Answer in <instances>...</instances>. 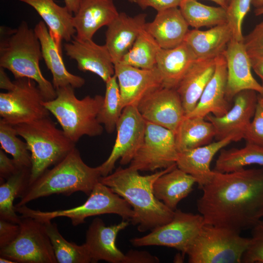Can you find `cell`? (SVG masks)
<instances>
[{
	"instance_id": "18",
	"label": "cell",
	"mask_w": 263,
	"mask_h": 263,
	"mask_svg": "<svg viewBox=\"0 0 263 263\" xmlns=\"http://www.w3.org/2000/svg\"><path fill=\"white\" fill-rule=\"evenodd\" d=\"M66 54L75 60L78 69L97 75L105 82L114 75V64L106 45L95 43L92 39L82 40L74 36L64 45Z\"/></svg>"
},
{
	"instance_id": "8",
	"label": "cell",
	"mask_w": 263,
	"mask_h": 263,
	"mask_svg": "<svg viewBox=\"0 0 263 263\" xmlns=\"http://www.w3.org/2000/svg\"><path fill=\"white\" fill-rule=\"evenodd\" d=\"M249 242L239 232L205 224L186 254L190 263H241Z\"/></svg>"
},
{
	"instance_id": "16",
	"label": "cell",
	"mask_w": 263,
	"mask_h": 263,
	"mask_svg": "<svg viewBox=\"0 0 263 263\" xmlns=\"http://www.w3.org/2000/svg\"><path fill=\"white\" fill-rule=\"evenodd\" d=\"M123 108L137 107L149 94L164 87L161 75L155 66L144 69L118 63L114 64Z\"/></svg>"
},
{
	"instance_id": "2",
	"label": "cell",
	"mask_w": 263,
	"mask_h": 263,
	"mask_svg": "<svg viewBox=\"0 0 263 263\" xmlns=\"http://www.w3.org/2000/svg\"><path fill=\"white\" fill-rule=\"evenodd\" d=\"M176 164L147 175L130 167L117 168L114 172L101 176L99 182L124 198L132 207L134 215L131 220L140 232L152 230L169 222L174 210L169 208L154 195L153 184L161 175L172 170Z\"/></svg>"
},
{
	"instance_id": "41",
	"label": "cell",
	"mask_w": 263,
	"mask_h": 263,
	"mask_svg": "<svg viewBox=\"0 0 263 263\" xmlns=\"http://www.w3.org/2000/svg\"><path fill=\"white\" fill-rule=\"evenodd\" d=\"M244 43L251 58H263V20L244 37Z\"/></svg>"
},
{
	"instance_id": "44",
	"label": "cell",
	"mask_w": 263,
	"mask_h": 263,
	"mask_svg": "<svg viewBox=\"0 0 263 263\" xmlns=\"http://www.w3.org/2000/svg\"><path fill=\"white\" fill-rule=\"evenodd\" d=\"M185 0H136V2L142 9L150 7L157 12L168 9L179 7Z\"/></svg>"
},
{
	"instance_id": "53",
	"label": "cell",
	"mask_w": 263,
	"mask_h": 263,
	"mask_svg": "<svg viewBox=\"0 0 263 263\" xmlns=\"http://www.w3.org/2000/svg\"><path fill=\"white\" fill-rule=\"evenodd\" d=\"M255 14L256 16H260L263 15V7L256 8L255 10Z\"/></svg>"
},
{
	"instance_id": "20",
	"label": "cell",
	"mask_w": 263,
	"mask_h": 263,
	"mask_svg": "<svg viewBox=\"0 0 263 263\" xmlns=\"http://www.w3.org/2000/svg\"><path fill=\"white\" fill-rule=\"evenodd\" d=\"M147 16L141 13L130 17L121 12L107 26L105 45L114 64L119 63L132 48L144 28Z\"/></svg>"
},
{
	"instance_id": "33",
	"label": "cell",
	"mask_w": 263,
	"mask_h": 263,
	"mask_svg": "<svg viewBox=\"0 0 263 263\" xmlns=\"http://www.w3.org/2000/svg\"><path fill=\"white\" fill-rule=\"evenodd\" d=\"M254 164L263 166V146L247 143L240 149L221 150L214 170L229 172Z\"/></svg>"
},
{
	"instance_id": "51",
	"label": "cell",
	"mask_w": 263,
	"mask_h": 263,
	"mask_svg": "<svg viewBox=\"0 0 263 263\" xmlns=\"http://www.w3.org/2000/svg\"><path fill=\"white\" fill-rule=\"evenodd\" d=\"M216 3L220 6L226 8L227 4L225 0H209Z\"/></svg>"
},
{
	"instance_id": "55",
	"label": "cell",
	"mask_w": 263,
	"mask_h": 263,
	"mask_svg": "<svg viewBox=\"0 0 263 263\" xmlns=\"http://www.w3.org/2000/svg\"><path fill=\"white\" fill-rule=\"evenodd\" d=\"M129 2L131 3L136 2V0H128Z\"/></svg>"
},
{
	"instance_id": "7",
	"label": "cell",
	"mask_w": 263,
	"mask_h": 263,
	"mask_svg": "<svg viewBox=\"0 0 263 263\" xmlns=\"http://www.w3.org/2000/svg\"><path fill=\"white\" fill-rule=\"evenodd\" d=\"M16 212L21 217H31L41 222L58 217L70 218L74 226L85 222L87 217L106 214L120 216L123 220L131 221L134 213L130 205L108 187L99 182L94 187L86 201L82 205L70 209L52 211H42L23 205L15 207Z\"/></svg>"
},
{
	"instance_id": "54",
	"label": "cell",
	"mask_w": 263,
	"mask_h": 263,
	"mask_svg": "<svg viewBox=\"0 0 263 263\" xmlns=\"http://www.w3.org/2000/svg\"><path fill=\"white\" fill-rule=\"evenodd\" d=\"M258 102L263 107V93L258 94Z\"/></svg>"
},
{
	"instance_id": "17",
	"label": "cell",
	"mask_w": 263,
	"mask_h": 263,
	"mask_svg": "<svg viewBox=\"0 0 263 263\" xmlns=\"http://www.w3.org/2000/svg\"><path fill=\"white\" fill-rule=\"evenodd\" d=\"M223 55L227 68L226 97L229 102L244 90L263 93V86L252 74L250 58L243 41L231 38Z\"/></svg>"
},
{
	"instance_id": "11",
	"label": "cell",
	"mask_w": 263,
	"mask_h": 263,
	"mask_svg": "<svg viewBox=\"0 0 263 263\" xmlns=\"http://www.w3.org/2000/svg\"><path fill=\"white\" fill-rule=\"evenodd\" d=\"M205 224L202 215L175 209L172 219L148 234L130 240L135 246H165L182 252L184 257Z\"/></svg>"
},
{
	"instance_id": "32",
	"label": "cell",
	"mask_w": 263,
	"mask_h": 263,
	"mask_svg": "<svg viewBox=\"0 0 263 263\" xmlns=\"http://www.w3.org/2000/svg\"><path fill=\"white\" fill-rule=\"evenodd\" d=\"M31 169L22 168L0 186V219L19 224L21 217L15 210V199L21 197L29 185Z\"/></svg>"
},
{
	"instance_id": "26",
	"label": "cell",
	"mask_w": 263,
	"mask_h": 263,
	"mask_svg": "<svg viewBox=\"0 0 263 263\" xmlns=\"http://www.w3.org/2000/svg\"><path fill=\"white\" fill-rule=\"evenodd\" d=\"M188 26L180 9L174 7L157 12L154 19L146 23L144 28L161 48L171 49L184 42Z\"/></svg>"
},
{
	"instance_id": "10",
	"label": "cell",
	"mask_w": 263,
	"mask_h": 263,
	"mask_svg": "<svg viewBox=\"0 0 263 263\" xmlns=\"http://www.w3.org/2000/svg\"><path fill=\"white\" fill-rule=\"evenodd\" d=\"M13 90L0 94V115L13 126L49 116L45 99L36 82L28 78L16 79Z\"/></svg>"
},
{
	"instance_id": "36",
	"label": "cell",
	"mask_w": 263,
	"mask_h": 263,
	"mask_svg": "<svg viewBox=\"0 0 263 263\" xmlns=\"http://www.w3.org/2000/svg\"><path fill=\"white\" fill-rule=\"evenodd\" d=\"M161 49L144 28L119 63L141 69H152L156 66L157 56Z\"/></svg>"
},
{
	"instance_id": "46",
	"label": "cell",
	"mask_w": 263,
	"mask_h": 263,
	"mask_svg": "<svg viewBox=\"0 0 263 263\" xmlns=\"http://www.w3.org/2000/svg\"><path fill=\"white\" fill-rule=\"evenodd\" d=\"M19 169L14 160L7 157L3 150H0V177L2 183L4 179H8L16 173Z\"/></svg>"
},
{
	"instance_id": "19",
	"label": "cell",
	"mask_w": 263,
	"mask_h": 263,
	"mask_svg": "<svg viewBox=\"0 0 263 263\" xmlns=\"http://www.w3.org/2000/svg\"><path fill=\"white\" fill-rule=\"evenodd\" d=\"M129 225L127 220L110 226H106L100 218L93 220L87 231L85 243L92 263L103 260L111 263H123L125 254L117 248L116 239L118 233Z\"/></svg>"
},
{
	"instance_id": "13",
	"label": "cell",
	"mask_w": 263,
	"mask_h": 263,
	"mask_svg": "<svg viewBox=\"0 0 263 263\" xmlns=\"http://www.w3.org/2000/svg\"><path fill=\"white\" fill-rule=\"evenodd\" d=\"M146 128V121L137 107L128 106L123 109L113 149L107 160L99 166L102 176L112 173L118 159L121 165L130 163L143 142Z\"/></svg>"
},
{
	"instance_id": "47",
	"label": "cell",
	"mask_w": 263,
	"mask_h": 263,
	"mask_svg": "<svg viewBox=\"0 0 263 263\" xmlns=\"http://www.w3.org/2000/svg\"><path fill=\"white\" fill-rule=\"evenodd\" d=\"M15 85V82L11 81L4 69L0 67V88L9 91L13 89Z\"/></svg>"
},
{
	"instance_id": "21",
	"label": "cell",
	"mask_w": 263,
	"mask_h": 263,
	"mask_svg": "<svg viewBox=\"0 0 263 263\" xmlns=\"http://www.w3.org/2000/svg\"><path fill=\"white\" fill-rule=\"evenodd\" d=\"M34 29L40 42L42 58L52 75L55 89L67 86L74 89L82 87L85 79L67 70L62 59L61 46L56 43L45 22L39 21Z\"/></svg>"
},
{
	"instance_id": "38",
	"label": "cell",
	"mask_w": 263,
	"mask_h": 263,
	"mask_svg": "<svg viewBox=\"0 0 263 263\" xmlns=\"http://www.w3.org/2000/svg\"><path fill=\"white\" fill-rule=\"evenodd\" d=\"M14 126L2 119L0 120V143L1 149L10 154L19 169L31 168V154L26 142L17 137Z\"/></svg>"
},
{
	"instance_id": "28",
	"label": "cell",
	"mask_w": 263,
	"mask_h": 263,
	"mask_svg": "<svg viewBox=\"0 0 263 263\" xmlns=\"http://www.w3.org/2000/svg\"><path fill=\"white\" fill-rule=\"evenodd\" d=\"M32 7L42 19L56 43L61 46L62 40L70 41L75 34L73 16L65 6L54 0H19Z\"/></svg>"
},
{
	"instance_id": "1",
	"label": "cell",
	"mask_w": 263,
	"mask_h": 263,
	"mask_svg": "<svg viewBox=\"0 0 263 263\" xmlns=\"http://www.w3.org/2000/svg\"><path fill=\"white\" fill-rule=\"evenodd\" d=\"M201 189L197 207L205 224L241 232L263 218V168L214 170L212 179Z\"/></svg>"
},
{
	"instance_id": "30",
	"label": "cell",
	"mask_w": 263,
	"mask_h": 263,
	"mask_svg": "<svg viewBox=\"0 0 263 263\" xmlns=\"http://www.w3.org/2000/svg\"><path fill=\"white\" fill-rule=\"evenodd\" d=\"M195 179L177 166L160 176L153 186L155 197L175 210L178 203L193 190Z\"/></svg>"
},
{
	"instance_id": "52",
	"label": "cell",
	"mask_w": 263,
	"mask_h": 263,
	"mask_svg": "<svg viewBox=\"0 0 263 263\" xmlns=\"http://www.w3.org/2000/svg\"><path fill=\"white\" fill-rule=\"evenodd\" d=\"M0 263H15V262L6 258L5 257H0Z\"/></svg>"
},
{
	"instance_id": "34",
	"label": "cell",
	"mask_w": 263,
	"mask_h": 263,
	"mask_svg": "<svg viewBox=\"0 0 263 263\" xmlns=\"http://www.w3.org/2000/svg\"><path fill=\"white\" fill-rule=\"evenodd\" d=\"M189 26L194 29L227 23L226 8L204 4L198 0H185L179 6Z\"/></svg>"
},
{
	"instance_id": "14",
	"label": "cell",
	"mask_w": 263,
	"mask_h": 263,
	"mask_svg": "<svg viewBox=\"0 0 263 263\" xmlns=\"http://www.w3.org/2000/svg\"><path fill=\"white\" fill-rule=\"evenodd\" d=\"M137 108L146 121L167 128L174 133L185 116L176 90L164 87L146 96Z\"/></svg>"
},
{
	"instance_id": "37",
	"label": "cell",
	"mask_w": 263,
	"mask_h": 263,
	"mask_svg": "<svg viewBox=\"0 0 263 263\" xmlns=\"http://www.w3.org/2000/svg\"><path fill=\"white\" fill-rule=\"evenodd\" d=\"M105 83V94L97 119L104 125L106 132L112 133L116 130L124 108L116 76L114 75Z\"/></svg>"
},
{
	"instance_id": "23",
	"label": "cell",
	"mask_w": 263,
	"mask_h": 263,
	"mask_svg": "<svg viewBox=\"0 0 263 263\" xmlns=\"http://www.w3.org/2000/svg\"><path fill=\"white\" fill-rule=\"evenodd\" d=\"M227 68L223 55L217 57L214 74L204 90L194 109L187 117H205L208 114L215 116L225 115L231 108L226 97Z\"/></svg>"
},
{
	"instance_id": "15",
	"label": "cell",
	"mask_w": 263,
	"mask_h": 263,
	"mask_svg": "<svg viewBox=\"0 0 263 263\" xmlns=\"http://www.w3.org/2000/svg\"><path fill=\"white\" fill-rule=\"evenodd\" d=\"M257 93L250 90L242 91L235 96L233 106L225 115L218 117L210 113L205 117L213 125L217 140L230 136L235 141L244 138L258 103Z\"/></svg>"
},
{
	"instance_id": "45",
	"label": "cell",
	"mask_w": 263,
	"mask_h": 263,
	"mask_svg": "<svg viewBox=\"0 0 263 263\" xmlns=\"http://www.w3.org/2000/svg\"><path fill=\"white\" fill-rule=\"evenodd\" d=\"M159 262L158 258L148 252L131 249L125 254L123 263H157Z\"/></svg>"
},
{
	"instance_id": "5",
	"label": "cell",
	"mask_w": 263,
	"mask_h": 263,
	"mask_svg": "<svg viewBox=\"0 0 263 263\" xmlns=\"http://www.w3.org/2000/svg\"><path fill=\"white\" fill-rule=\"evenodd\" d=\"M56 94L55 98L45 100L43 104L71 141L75 143L84 135L94 137L102 133L104 128L97 115L104 96L87 95L79 99L71 86L56 89Z\"/></svg>"
},
{
	"instance_id": "48",
	"label": "cell",
	"mask_w": 263,
	"mask_h": 263,
	"mask_svg": "<svg viewBox=\"0 0 263 263\" xmlns=\"http://www.w3.org/2000/svg\"><path fill=\"white\" fill-rule=\"evenodd\" d=\"M250 58L251 67L263 82V58Z\"/></svg>"
},
{
	"instance_id": "24",
	"label": "cell",
	"mask_w": 263,
	"mask_h": 263,
	"mask_svg": "<svg viewBox=\"0 0 263 263\" xmlns=\"http://www.w3.org/2000/svg\"><path fill=\"white\" fill-rule=\"evenodd\" d=\"M235 141L230 136L195 149L179 152L177 167L192 176L200 188L212 178L214 170L210 164L215 154L231 142Z\"/></svg>"
},
{
	"instance_id": "49",
	"label": "cell",
	"mask_w": 263,
	"mask_h": 263,
	"mask_svg": "<svg viewBox=\"0 0 263 263\" xmlns=\"http://www.w3.org/2000/svg\"><path fill=\"white\" fill-rule=\"evenodd\" d=\"M65 6L69 11L75 14L77 11L81 0H63Z\"/></svg>"
},
{
	"instance_id": "39",
	"label": "cell",
	"mask_w": 263,
	"mask_h": 263,
	"mask_svg": "<svg viewBox=\"0 0 263 263\" xmlns=\"http://www.w3.org/2000/svg\"><path fill=\"white\" fill-rule=\"evenodd\" d=\"M252 0H230L226 8L227 23L231 33L232 38L243 41L242 25L244 18L250 11Z\"/></svg>"
},
{
	"instance_id": "27",
	"label": "cell",
	"mask_w": 263,
	"mask_h": 263,
	"mask_svg": "<svg viewBox=\"0 0 263 263\" xmlns=\"http://www.w3.org/2000/svg\"><path fill=\"white\" fill-rule=\"evenodd\" d=\"M232 38L230 28L225 23L207 30H189L184 42L189 47L197 59H207L223 55Z\"/></svg>"
},
{
	"instance_id": "42",
	"label": "cell",
	"mask_w": 263,
	"mask_h": 263,
	"mask_svg": "<svg viewBox=\"0 0 263 263\" xmlns=\"http://www.w3.org/2000/svg\"><path fill=\"white\" fill-rule=\"evenodd\" d=\"M244 139L247 143L263 146V107L259 102Z\"/></svg>"
},
{
	"instance_id": "56",
	"label": "cell",
	"mask_w": 263,
	"mask_h": 263,
	"mask_svg": "<svg viewBox=\"0 0 263 263\" xmlns=\"http://www.w3.org/2000/svg\"><path fill=\"white\" fill-rule=\"evenodd\" d=\"M226 3H227V4H228V3H229L230 0H225Z\"/></svg>"
},
{
	"instance_id": "35",
	"label": "cell",
	"mask_w": 263,
	"mask_h": 263,
	"mask_svg": "<svg viewBox=\"0 0 263 263\" xmlns=\"http://www.w3.org/2000/svg\"><path fill=\"white\" fill-rule=\"evenodd\" d=\"M54 253L59 263H89L92 259L84 243L79 245L66 240L59 232L57 225L51 220L43 222Z\"/></svg>"
},
{
	"instance_id": "50",
	"label": "cell",
	"mask_w": 263,
	"mask_h": 263,
	"mask_svg": "<svg viewBox=\"0 0 263 263\" xmlns=\"http://www.w3.org/2000/svg\"><path fill=\"white\" fill-rule=\"evenodd\" d=\"M252 5L256 8L263 7V0H252Z\"/></svg>"
},
{
	"instance_id": "43",
	"label": "cell",
	"mask_w": 263,
	"mask_h": 263,
	"mask_svg": "<svg viewBox=\"0 0 263 263\" xmlns=\"http://www.w3.org/2000/svg\"><path fill=\"white\" fill-rule=\"evenodd\" d=\"M20 231L19 224L0 219V249L12 243Z\"/></svg>"
},
{
	"instance_id": "4",
	"label": "cell",
	"mask_w": 263,
	"mask_h": 263,
	"mask_svg": "<svg viewBox=\"0 0 263 263\" xmlns=\"http://www.w3.org/2000/svg\"><path fill=\"white\" fill-rule=\"evenodd\" d=\"M101 176L99 167L86 165L75 147L53 169L47 170L29 185L15 206L25 205L32 200L54 194L69 196L81 191L89 196Z\"/></svg>"
},
{
	"instance_id": "22",
	"label": "cell",
	"mask_w": 263,
	"mask_h": 263,
	"mask_svg": "<svg viewBox=\"0 0 263 263\" xmlns=\"http://www.w3.org/2000/svg\"><path fill=\"white\" fill-rule=\"evenodd\" d=\"M113 0H81L78 9L73 16L75 37L92 39L100 28L108 26L118 15Z\"/></svg>"
},
{
	"instance_id": "29",
	"label": "cell",
	"mask_w": 263,
	"mask_h": 263,
	"mask_svg": "<svg viewBox=\"0 0 263 263\" xmlns=\"http://www.w3.org/2000/svg\"><path fill=\"white\" fill-rule=\"evenodd\" d=\"M196 59L185 42L173 48H161L157 56L156 66L161 75L164 87L176 89Z\"/></svg>"
},
{
	"instance_id": "40",
	"label": "cell",
	"mask_w": 263,
	"mask_h": 263,
	"mask_svg": "<svg viewBox=\"0 0 263 263\" xmlns=\"http://www.w3.org/2000/svg\"><path fill=\"white\" fill-rule=\"evenodd\" d=\"M249 244L242 259L244 263H263V220L251 228Z\"/></svg>"
},
{
	"instance_id": "12",
	"label": "cell",
	"mask_w": 263,
	"mask_h": 263,
	"mask_svg": "<svg viewBox=\"0 0 263 263\" xmlns=\"http://www.w3.org/2000/svg\"><path fill=\"white\" fill-rule=\"evenodd\" d=\"M178 153L174 133L146 121L143 142L129 167L138 171L165 169L176 164Z\"/></svg>"
},
{
	"instance_id": "25",
	"label": "cell",
	"mask_w": 263,
	"mask_h": 263,
	"mask_svg": "<svg viewBox=\"0 0 263 263\" xmlns=\"http://www.w3.org/2000/svg\"><path fill=\"white\" fill-rule=\"evenodd\" d=\"M217 57L196 59L179 83L176 90L181 98L185 115L196 106L208 83L213 76Z\"/></svg>"
},
{
	"instance_id": "3",
	"label": "cell",
	"mask_w": 263,
	"mask_h": 263,
	"mask_svg": "<svg viewBox=\"0 0 263 263\" xmlns=\"http://www.w3.org/2000/svg\"><path fill=\"white\" fill-rule=\"evenodd\" d=\"M0 67L10 71L16 79L35 81L45 100L56 98V90L43 75L39 67L41 45L34 29L22 21L17 28L0 26Z\"/></svg>"
},
{
	"instance_id": "31",
	"label": "cell",
	"mask_w": 263,
	"mask_h": 263,
	"mask_svg": "<svg viewBox=\"0 0 263 263\" xmlns=\"http://www.w3.org/2000/svg\"><path fill=\"white\" fill-rule=\"evenodd\" d=\"M174 134L180 152L210 143L216 132L212 124L205 117L185 116Z\"/></svg>"
},
{
	"instance_id": "57",
	"label": "cell",
	"mask_w": 263,
	"mask_h": 263,
	"mask_svg": "<svg viewBox=\"0 0 263 263\" xmlns=\"http://www.w3.org/2000/svg\"><path fill=\"white\" fill-rule=\"evenodd\" d=\"M262 86H263V82L262 83Z\"/></svg>"
},
{
	"instance_id": "9",
	"label": "cell",
	"mask_w": 263,
	"mask_h": 263,
	"mask_svg": "<svg viewBox=\"0 0 263 263\" xmlns=\"http://www.w3.org/2000/svg\"><path fill=\"white\" fill-rule=\"evenodd\" d=\"M19 225V235L10 244L0 248V257L15 263H57L43 222L21 217Z\"/></svg>"
},
{
	"instance_id": "6",
	"label": "cell",
	"mask_w": 263,
	"mask_h": 263,
	"mask_svg": "<svg viewBox=\"0 0 263 263\" xmlns=\"http://www.w3.org/2000/svg\"><path fill=\"white\" fill-rule=\"evenodd\" d=\"M14 127L18 135L25 141L31 152L29 185L75 148V143L67 137L62 130L56 127L49 116Z\"/></svg>"
}]
</instances>
